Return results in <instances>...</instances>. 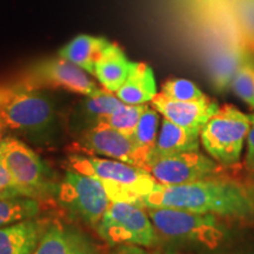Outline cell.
Returning <instances> with one entry per match:
<instances>
[{
    "instance_id": "cell-1",
    "label": "cell",
    "mask_w": 254,
    "mask_h": 254,
    "mask_svg": "<svg viewBox=\"0 0 254 254\" xmlns=\"http://www.w3.org/2000/svg\"><path fill=\"white\" fill-rule=\"evenodd\" d=\"M145 207H168L209 213L232 222L254 227V178L238 172L184 185H160L141 198Z\"/></svg>"
},
{
    "instance_id": "cell-2",
    "label": "cell",
    "mask_w": 254,
    "mask_h": 254,
    "mask_svg": "<svg viewBox=\"0 0 254 254\" xmlns=\"http://www.w3.org/2000/svg\"><path fill=\"white\" fill-rule=\"evenodd\" d=\"M64 166L66 170L97 179L104 186L112 202L141 204L142 196L152 192L158 185L152 174L145 168L110 158L69 153Z\"/></svg>"
},
{
    "instance_id": "cell-3",
    "label": "cell",
    "mask_w": 254,
    "mask_h": 254,
    "mask_svg": "<svg viewBox=\"0 0 254 254\" xmlns=\"http://www.w3.org/2000/svg\"><path fill=\"white\" fill-rule=\"evenodd\" d=\"M160 240L215 250L230 234V220L209 213L146 207Z\"/></svg>"
},
{
    "instance_id": "cell-4",
    "label": "cell",
    "mask_w": 254,
    "mask_h": 254,
    "mask_svg": "<svg viewBox=\"0 0 254 254\" xmlns=\"http://www.w3.org/2000/svg\"><path fill=\"white\" fill-rule=\"evenodd\" d=\"M55 106L40 90L20 84L0 90V139L15 133H44L55 122Z\"/></svg>"
},
{
    "instance_id": "cell-5",
    "label": "cell",
    "mask_w": 254,
    "mask_h": 254,
    "mask_svg": "<svg viewBox=\"0 0 254 254\" xmlns=\"http://www.w3.org/2000/svg\"><path fill=\"white\" fill-rule=\"evenodd\" d=\"M0 155L14 180L9 192L39 200L57 195L59 184L55 183L52 173L27 144L15 135L0 139Z\"/></svg>"
},
{
    "instance_id": "cell-6",
    "label": "cell",
    "mask_w": 254,
    "mask_h": 254,
    "mask_svg": "<svg viewBox=\"0 0 254 254\" xmlns=\"http://www.w3.org/2000/svg\"><path fill=\"white\" fill-rule=\"evenodd\" d=\"M251 125L250 114L225 105L200 129V142L222 166L237 167Z\"/></svg>"
},
{
    "instance_id": "cell-7",
    "label": "cell",
    "mask_w": 254,
    "mask_h": 254,
    "mask_svg": "<svg viewBox=\"0 0 254 254\" xmlns=\"http://www.w3.org/2000/svg\"><path fill=\"white\" fill-rule=\"evenodd\" d=\"M94 230L111 246L154 247L160 241L146 207L138 202H111Z\"/></svg>"
},
{
    "instance_id": "cell-8",
    "label": "cell",
    "mask_w": 254,
    "mask_h": 254,
    "mask_svg": "<svg viewBox=\"0 0 254 254\" xmlns=\"http://www.w3.org/2000/svg\"><path fill=\"white\" fill-rule=\"evenodd\" d=\"M56 196L62 207L73 218L93 228L112 202L97 179L69 170H66L59 183Z\"/></svg>"
},
{
    "instance_id": "cell-9",
    "label": "cell",
    "mask_w": 254,
    "mask_h": 254,
    "mask_svg": "<svg viewBox=\"0 0 254 254\" xmlns=\"http://www.w3.org/2000/svg\"><path fill=\"white\" fill-rule=\"evenodd\" d=\"M147 171L158 184L167 186L205 182L238 172L237 167L222 166L199 151L158 159Z\"/></svg>"
},
{
    "instance_id": "cell-10",
    "label": "cell",
    "mask_w": 254,
    "mask_h": 254,
    "mask_svg": "<svg viewBox=\"0 0 254 254\" xmlns=\"http://www.w3.org/2000/svg\"><path fill=\"white\" fill-rule=\"evenodd\" d=\"M21 84L34 90L63 88L86 97L100 90L85 69L62 57L44 60L34 65Z\"/></svg>"
},
{
    "instance_id": "cell-11",
    "label": "cell",
    "mask_w": 254,
    "mask_h": 254,
    "mask_svg": "<svg viewBox=\"0 0 254 254\" xmlns=\"http://www.w3.org/2000/svg\"><path fill=\"white\" fill-rule=\"evenodd\" d=\"M71 148L72 153L100 155L134 165V147L131 138L105 123H97L82 129Z\"/></svg>"
},
{
    "instance_id": "cell-12",
    "label": "cell",
    "mask_w": 254,
    "mask_h": 254,
    "mask_svg": "<svg viewBox=\"0 0 254 254\" xmlns=\"http://www.w3.org/2000/svg\"><path fill=\"white\" fill-rule=\"evenodd\" d=\"M32 254H104L86 232L60 220H50Z\"/></svg>"
},
{
    "instance_id": "cell-13",
    "label": "cell",
    "mask_w": 254,
    "mask_h": 254,
    "mask_svg": "<svg viewBox=\"0 0 254 254\" xmlns=\"http://www.w3.org/2000/svg\"><path fill=\"white\" fill-rule=\"evenodd\" d=\"M151 106L176 125L196 132H200L202 126L220 109L217 101L208 97L199 100L179 101L171 99L161 92L155 94Z\"/></svg>"
},
{
    "instance_id": "cell-14",
    "label": "cell",
    "mask_w": 254,
    "mask_h": 254,
    "mask_svg": "<svg viewBox=\"0 0 254 254\" xmlns=\"http://www.w3.org/2000/svg\"><path fill=\"white\" fill-rule=\"evenodd\" d=\"M49 222V219L36 218L1 227L0 254H32Z\"/></svg>"
},
{
    "instance_id": "cell-15",
    "label": "cell",
    "mask_w": 254,
    "mask_h": 254,
    "mask_svg": "<svg viewBox=\"0 0 254 254\" xmlns=\"http://www.w3.org/2000/svg\"><path fill=\"white\" fill-rule=\"evenodd\" d=\"M199 146L200 132L184 128L164 118L161 122L160 131L158 133L150 165L158 159L165 157L187 153V152H196L199 151Z\"/></svg>"
},
{
    "instance_id": "cell-16",
    "label": "cell",
    "mask_w": 254,
    "mask_h": 254,
    "mask_svg": "<svg viewBox=\"0 0 254 254\" xmlns=\"http://www.w3.org/2000/svg\"><path fill=\"white\" fill-rule=\"evenodd\" d=\"M157 94V84L152 68L144 63H133L125 82L116 95L127 105L151 103Z\"/></svg>"
},
{
    "instance_id": "cell-17",
    "label": "cell",
    "mask_w": 254,
    "mask_h": 254,
    "mask_svg": "<svg viewBox=\"0 0 254 254\" xmlns=\"http://www.w3.org/2000/svg\"><path fill=\"white\" fill-rule=\"evenodd\" d=\"M132 64L118 45L111 43L95 64L93 75L105 90L116 93L128 77Z\"/></svg>"
},
{
    "instance_id": "cell-18",
    "label": "cell",
    "mask_w": 254,
    "mask_h": 254,
    "mask_svg": "<svg viewBox=\"0 0 254 254\" xmlns=\"http://www.w3.org/2000/svg\"><path fill=\"white\" fill-rule=\"evenodd\" d=\"M157 110L148 106L142 113L138 125L131 136L134 147V165L147 170L150 165L152 153L155 147L158 138L159 119L160 116Z\"/></svg>"
},
{
    "instance_id": "cell-19",
    "label": "cell",
    "mask_w": 254,
    "mask_h": 254,
    "mask_svg": "<svg viewBox=\"0 0 254 254\" xmlns=\"http://www.w3.org/2000/svg\"><path fill=\"white\" fill-rule=\"evenodd\" d=\"M110 44V41L103 38L79 36L59 51V57L69 60L93 75L95 64Z\"/></svg>"
},
{
    "instance_id": "cell-20",
    "label": "cell",
    "mask_w": 254,
    "mask_h": 254,
    "mask_svg": "<svg viewBox=\"0 0 254 254\" xmlns=\"http://www.w3.org/2000/svg\"><path fill=\"white\" fill-rule=\"evenodd\" d=\"M41 200L15 195L7 190L0 192V228L17 222L39 218Z\"/></svg>"
},
{
    "instance_id": "cell-21",
    "label": "cell",
    "mask_w": 254,
    "mask_h": 254,
    "mask_svg": "<svg viewBox=\"0 0 254 254\" xmlns=\"http://www.w3.org/2000/svg\"><path fill=\"white\" fill-rule=\"evenodd\" d=\"M123 104L116 93L105 90L104 87L94 94L87 95L81 103V113L87 125L85 128L95 125L101 118L116 112Z\"/></svg>"
},
{
    "instance_id": "cell-22",
    "label": "cell",
    "mask_w": 254,
    "mask_h": 254,
    "mask_svg": "<svg viewBox=\"0 0 254 254\" xmlns=\"http://www.w3.org/2000/svg\"><path fill=\"white\" fill-rule=\"evenodd\" d=\"M231 7L244 46L254 52V0H231Z\"/></svg>"
},
{
    "instance_id": "cell-23",
    "label": "cell",
    "mask_w": 254,
    "mask_h": 254,
    "mask_svg": "<svg viewBox=\"0 0 254 254\" xmlns=\"http://www.w3.org/2000/svg\"><path fill=\"white\" fill-rule=\"evenodd\" d=\"M147 104L142 105H127L123 104L116 112L110 116L104 117L98 123H105L110 125L117 131L123 133L124 135L131 138L134 132L139 120H140L142 113L147 109Z\"/></svg>"
},
{
    "instance_id": "cell-24",
    "label": "cell",
    "mask_w": 254,
    "mask_h": 254,
    "mask_svg": "<svg viewBox=\"0 0 254 254\" xmlns=\"http://www.w3.org/2000/svg\"><path fill=\"white\" fill-rule=\"evenodd\" d=\"M161 93L171 99L179 101L199 100L206 97L194 82L179 78L170 79L164 82L163 87H161Z\"/></svg>"
},
{
    "instance_id": "cell-25",
    "label": "cell",
    "mask_w": 254,
    "mask_h": 254,
    "mask_svg": "<svg viewBox=\"0 0 254 254\" xmlns=\"http://www.w3.org/2000/svg\"><path fill=\"white\" fill-rule=\"evenodd\" d=\"M236 94L254 110V65L243 64L236 71L232 81Z\"/></svg>"
},
{
    "instance_id": "cell-26",
    "label": "cell",
    "mask_w": 254,
    "mask_h": 254,
    "mask_svg": "<svg viewBox=\"0 0 254 254\" xmlns=\"http://www.w3.org/2000/svg\"><path fill=\"white\" fill-rule=\"evenodd\" d=\"M251 117V125L250 132L247 134V150L245 155V168L250 173L254 174V114H250Z\"/></svg>"
},
{
    "instance_id": "cell-27",
    "label": "cell",
    "mask_w": 254,
    "mask_h": 254,
    "mask_svg": "<svg viewBox=\"0 0 254 254\" xmlns=\"http://www.w3.org/2000/svg\"><path fill=\"white\" fill-rule=\"evenodd\" d=\"M14 187V180L12 178L11 173L8 172L7 167L2 160L1 155H0V192L5 190L13 189Z\"/></svg>"
},
{
    "instance_id": "cell-28",
    "label": "cell",
    "mask_w": 254,
    "mask_h": 254,
    "mask_svg": "<svg viewBox=\"0 0 254 254\" xmlns=\"http://www.w3.org/2000/svg\"><path fill=\"white\" fill-rule=\"evenodd\" d=\"M111 254H151L142 246L138 245H117Z\"/></svg>"
}]
</instances>
